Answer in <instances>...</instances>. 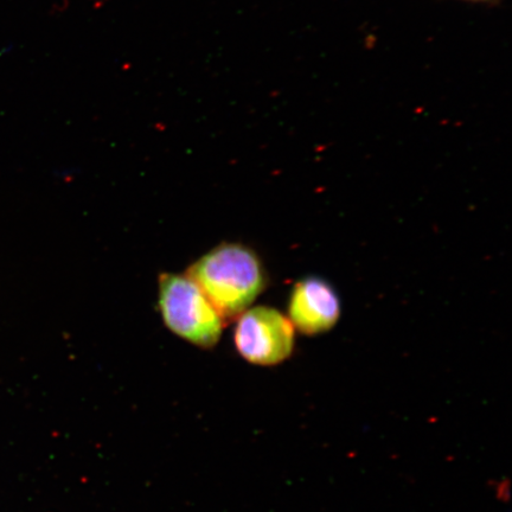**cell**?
<instances>
[{
  "mask_svg": "<svg viewBox=\"0 0 512 512\" xmlns=\"http://www.w3.org/2000/svg\"><path fill=\"white\" fill-rule=\"evenodd\" d=\"M288 312L293 326L303 334L318 335L337 323L341 304L334 288L326 281L309 278L293 288Z\"/></svg>",
  "mask_w": 512,
  "mask_h": 512,
  "instance_id": "277c9868",
  "label": "cell"
},
{
  "mask_svg": "<svg viewBox=\"0 0 512 512\" xmlns=\"http://www.w3.org/2000/svg\"><path fill=\"white\" fill-rule=\"evenodd\" d=\"M471 2H486V0H471Z\"/></svg>",
  "mask_w": 512,
  "mask_h": 512,
  "instance_id": "5b68a950",
  "label": "cell"
},
{
  "mask_svg": "<svg viewBox=\"0 0 512 512\" xmlns=\"http://www.w3.org/2000/svg\"><path fill=\"white\" fill-rule=\"evenodd\" d=\"M234 342L240 355L248 362L275 366L292 354L294 326L290 319L273 307H252L241 313Z\"/></svg>",
  "mask_w": 512,
  "mask_h": 512,
  "instance_id": "3957f363",
  "label": "cell"
},
{
  "mask_svg": "<svg viewBox=\"0 0 512 512\" xmlns=\"http://www.w3.org/2000/svg\"><path fill=\"white\" fill-rule=\"evenodd\" d=\"M159 309L169 330L185 341L206 349L220 341L223 319L187 275H160Z\"/></svg>",
  "mask_w": 512,
  "mask_h": 512,
  "instance_id": "7a4b0ae2",
  "label": "cell"
},
{
  "mask_svg": "<svg viewBox=\"0 0 512 512\" xmlns=\"http://www.w3.org/2000/svg\"><path fill=\"white\" fill-rule=\"evenodd\" d=\"M187 277L224 320L249 309L265 288V273L258 256L239 243H223L189 267Z\"/></svg>",
  "mask_w": 512,
  "mask_h": 512,
  "instance_id": "6da1fadb",
  "label": "cell"
}]
</instances>
